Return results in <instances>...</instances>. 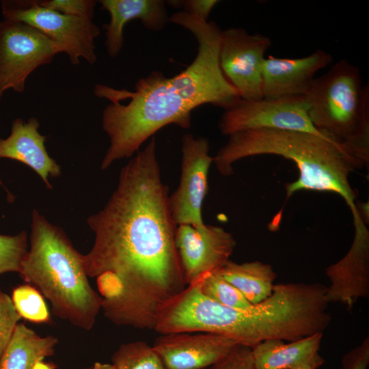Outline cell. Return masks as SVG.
Returning a JSON list of instances; mask_svg holds the SVG:
<instances>
[{
    "label": "cell",
    "mask_w": 369,
    "mask_h": 369,
    "mask_svg": "<svg viewBox=\"0 0 369 369\" xmlns=\"http://www.w3.org/2000/svg\"><path fill=\"white\" fill-rule=\"evenodd\" d=\"M168 191L152 137L122 168L104 208L87 218L94 241L85 269L117 325L154 329L161 309L187 286Z\"/></svg>",
    "instance_id": "cell-1"
},
{
    "label": "cell",
    "mask_w": 369,
    "mask_h": 369,
    "mask_svg": "<svg viewBox=\"0 0 369 369\" xmlns=\"http://www.w3.org/2000/svg\"><path fill=\"white\" fill-rule=\"evenodd\" d=\"M323 336L319 333L288 343L263 341L251 348L254 369H317L325 362L318 353Z\"/></svg>",
    "instance_id": "cell-17"
},
{
    "label": "cell",
    "mask_w": 369,
    "mask_h": 369,
    "mask_svg": "<svg viewBox=\"0 0 369 369\" xmlns=\"http://www.w3.org/2000/svg\"><path fill=\"white\" fill-rule=\"evenodd\" d=\"M219 2L217 0H184L181 1V8L182 11L207 22L210 12Z\"/></svg>",
    "instance_id": "cell-28"
},
{
    "label": "cell",
    "mask_w": 369,
    "mask_h": 369,
    "mask_svg": "<svg viewBox=\"0 0 369 369\" xmlns=\"http://www.w3.org/2000/svg\"><path fill=\"white\" fill-rule=\"evenodd\" d=\"M44 8L62 14L92 20L96 1L94 0L37 1Z\"/></svg>",
    "instance_id": "cell-25"
},
{
    "label": "cell",
    "mask_w": 369,
    "mask_h": 369,
    "mask_svg": "<svg viewBox=\"0 0 369 369\" xmlns=\"http://www.w3.org/2000/svg\"><path fill=\"white\" fill-rule=\"evenodd\" d=\"M3 19L28 24L57 43L72 64L83 58L90 64L97 61L94 40L100 32L92 20L66 15L40 6L37 0H4Z\"/></svg>",
    "instance_id": "cell-6"
},
{
    "label": "cell",
    "mask_w": 369,
    "mask_h": 369,
    "mask_svg": "<svg viewBox=\"0 0 369 369\" xmlns=\"http://www.w3.org/2000/svg\"><path fill=\"white\" fill-rule=\"evenodd\" d=\"M219 271L251 304L271 295L277 277L271 265L258 260L238 264L229 260Z\"/></svg>",
    "instance_id": "cell-19"
},
{
    "label": "cell",
    "mask_w": 369,
    "mask_h": 369,
    "mask_svg": "<svg viewBox=\"0 0 369 369\" xmlns=\"http://www.w3.org/2000/svg\"><path fill=\"white\" fill-rule=\"evenodd\" d=\"M314 126L366 165L369 162V86L346 59L315 78L303 95Z\"/></svg>",
    "instance_id": "cell-5"
},
{
    "label": "cell",
    "mask_w": 369,
    "mask_h": 369,
    "mask_svg": "<svg viewBox=\"0 0 369 369\" xmlns=\"http://www.w3.org/2000/svg\"><path fill=\"white\" fill-rule=\"evenodd\" d=\"M102 9L110 16L105 29V47L112 58L120 53L124 44V29L132 20H139L148 30L159 31L164 29L169 18L165 1L162 0H101Z\"/></svg>",
    "instance_id": "cell-16"
},
{
    "label": "cell",
    "mask_w": 369,
    "mask_h": 369,
    "mask_svg": "<svg viewBox=\"0 0 369 369\" xmlns=\"http://www.w3.org/2000/svg\"><path fill=\"white\" fill-rule=\"evenodd\" d=\"M333 61V56L322 49L299 58H280L269 55L262 70L264 98L303 96L320 70Z\"/></svg>",
    "instance_id": "cell-14"
},
{
    "label": "cell",
    "mask_w": 369,
    "mask_h": 369,
    "mask_svg": "<svg viewBox=\"0 0 369 369\" xmlns=\"http://www.w3.org/2000/svg\"><path fill=\"white\" fill-rule=\"evenodd\" d=\"M274 154L292 161L298 178L286 185L287 197L302 190L329 191L342 196L353 215L354 224L363 221L355 204L350 174L366 164L343 146L316 134L275 129L249 130L229 135L213 157L219 172L233 174L232 165L243 158Z\"/></svg>",
    "instance_id": "cell-3"
},
{
    "label": "cell",
    "mask_w": 369,
    "mask_h": 369,
    "mask_svg": "<svg viewBox=\"0 0 369 369\" xmlns=\"http://www.w3.org/2000/svg\"><path fill=\"white\" fill-rule=\"evenodd\" d=\"M369 364V338L367 336L355 348L345 354L342 369H367Z\"/></svg>",
    "instance_id": "cell-27"
},
{
    "label": "cell",
    "mask_w": 369,
    "mask_h": 369,
    "mask_svg": "<svg viewBox=\"0 0 369 369\" xmlns=\"http://www.w3.org/2000/svg\"><path fill=\"white\" fill-rule=\"evenodd\" d=\"M175 243L187 286L202 275L219 270L236 246L233 236L220 226L178 225Z\"/></svg>",
    "instance_id": "cell-11"
},
{
    "label": "cell",
    "mask_w": 369,
    "mask_h": 369,
    "mask_svg": "<svg viewBox=\"0 0 369 369\" xmlns=\"http://www.w3.org/2000/svg\"><path fill=\"white\" fill-rule=\"evenodd\" d=\"M40 122L35 117L27 122L16 118L10 135L0 137V159H10L20 162L37 173L49 189H52L49 177L61 175L60 165L48 154L44 143L46 137L38 128Z\"/></svg>",
    "instance_id": "cell-15"
},
{
    "label": "cell",
    "mask_w": 369,
    "mask_h": 369,
    "mask_svg": "<svg viewBox=\"0 0 369 369\" xmlns=\"http://www.w3.org/2000/svg\"><path fill=\"white\" fill-rule=\"evenodd\" d=\"M0 185L2 186V187H4L3 183L1 178H0Z\"/></svg>",
    "instance_id": "cell-31"
},
{
    "label": "cell",
    "mask_w": 369,
    "mask_h": 369,
    "mask_svg": "<svg viewBox=\"0 0 369 369\" xmlns=\"http://www.w3.org/2000/svg\"><path fill=\"white\" fill-rule=\"evenodd\" d=\"M169 22L189 30L197 40L191 64L172 77L153 71L136 82L133 91L96 84L94 94L110 101L102 111V126L110 144L100 168L132 156L140 146L165 126H191V111L210 104L227 109L241 98L219 65L221 28L180 11Z\"/></svg>",
    "instance_id": "cell-2"
},
{
    "label": "cell",
    "mask_w": 369,
    "mask_h": 369,
    "mask_svg": "<svg viewBox=\"0 0 369 369\" xmlns=\"http://www.w3.org/2000/svg\"><path fill=\"white\" fill-rule=\"evenodd\" d=\"M271 43L267 36L249 33L241 27L221 31L219 65L241 100H254L264 97L262 70L265 53Z\"/></svg>",
    "instance_id": "cell-9"
},
{
    "label": "cell",
    "mask_w": 369,
    "mask_h": 369,
    "mask_svg": "<svg viewBox=\"0 0 369 369\" xmlns=\"http://www.w3.org/2000/svg\"><path fill=\"white\" fill-rule=\"evenodd\" d=\"M238 342L206 332L161 334L152 346L167 369H203L224 357Z\"/></svg>",
    "instance_id": "cell-12"
},
{
    "label": "cell",
    "mask_w": 369,
    "mask_h": 369,
    "mask_svg": "<svg viewBox=\"0 0 369 369\" xmlns=\"http://www.w3.org/2000/svg\"><path fill=\"white\" fill-rule=\"evenodd\" d=\"M85 369H116L115 367L111 364H104L100 362L94 363L92 366Z\"/></svg>",
    "instance_id": "cell-30"
},
{
    "label": "cell",
    "mask_w": 369,
    "mask_h": 369,
    "mask_svg": "<svg viewBox=\"0 0 369 369\" xmlns=\"http://www.w3.org/2000/svg\"><path fill=\"white\" fill-rule=\"evenodd\" d=\"M331 284L327 287L328 303L345 304L351 310L360 298L369 296V232L366 226L355 228V235L347 254L326 269Z\"/></svg>",
    "instance_id": "cell-13"
},
{
    "label": "cell",
    "mask_w": 369,
    "mask_h": 369,
    "mask_svg": "<svg viewBox=\"0 0 369 369\" xmlns=\"http://www.w3.org/2000/svg\"><path fill=\"white\" fill-rule=\"evenodd\" d=\"M210 369H254L251 348L236 344Z\"/></svg>",
    "instance_id": "cell-26"
},
{
    "label": "cell",
    "mask_w": 369,
    "mask_h": 369,
    "mask_svg": "<svg viewBox=\"0 0 369 369\" xmlns=\"http://www.w3.org/2000/svg\"><path fill=\"white\" fill-rule=\"evenodd\" d=\"M58 342L55 336H40L18 323L0 357V369H32L37 361L54 355Z\"/></svg>",
    "instance_id": "cell-18"
},
{
    "label": "cell",
    "mask_w": 369,
    "mask_h": 369,
    "mask_svg": "<svg viewBox=\"0 0 369 369\" xmlns=\"http://www.w3.org/2000/svg\"><path fill=\"white\" fill-rule=\"evenodd\" d=\"M111 359L116 369H167L153 346L143 341L122 344Z\"/></svg>",
    "instance_id": "cell-20"
},
{
    "label": "cell",
    "mask_w": 369,
    "mask_h": 369,
    "mask_svg": "<svg viewBox=\"0 0 369 369\" xmlns=\"http://www.w3.org/2000/svg\"><path fill=\"white\" fill-rule=\"evenodd\" d=\"M27 234L23 230L15 235L0 234V275L19 273L27 252Z\"/></svg>",
    "instance_id": "cell-23"
},
{
    "label": "cell",
    "mask_w": 369,
    "mask_h": 369,
    "mask_svg": "<svg viewBox=\"0 0 369 369\" xmlns=\"http://www.w3.org/2000/svg\"><path fill=\"white\" fill-rule=\"evenodd\" d=\"M18 274L50 302L53 315L83 330L92 329L102 299L90 285L83 254L37 210L31 214L30 247Z\"/></svg>",
    "instance_id": "cell-4"
},
{
    "label": "cell",
    "mask_w": 369,
    "mask_h": 369,
    "mask_svg": "<svg viewBox=\"0 0 369 369\" xmlns=\"http://www.w3.org/2000/svg\"><path fill=\"white\" fill-rule=\"evenodd\" d=\"M20 319L11 297L0 290V357Z\"/></svg>",
    "instance_id": "cell-24"
},
{
    "label": "cell",
    "mask_w": 369,
    "mask_h": 369,
    "mask_svg": "<svg viewBox=\"0 0 369 369\" xmlns=\"http://www.w3.org/2000/svg\"><path fill=\"white\" fill-rule=\"evenodd\" d=\"M11 299L21 318L34 323H49L51 321L44 297L33 286L25 284L15 287Z\"/></svg>",
    "instance_id": "cell-22"
},
{
    "label": "cell",
    "mask_w": 369,
    "mask_h": 369,
    "mask_svg": "<svg viewBox=\"0 0 369 369\" xmlns=\"http://www.w3.org/2000/svg\"><path fill=\"white\" fill-rule=\"evenodd\" d=\"M62 53L59 46L22 22L0 21V102L5 91L21 93L27 77Z\"/></svg>",
    "instance_id": "cell-7"
},
{
    "label": "cell",
    "mask_w": 369,
    "mask_h": 369,
    "mask_svg": "<svg viewBox=\"0 0 369 369\" xmlns=\"http://www.w3.org/2000/svg\"><path fill=\"white\" fill-rule=\"evenodd\" d=\"M192 284H195L203 295L221 305L238 309H246L253 305L223 278L219 270L202 275Z\"/></svg>",
    "instance_id": "cell-21"
},
{
    "label": "cell",
    "mask_w": 369,
    "mask_h": 369,
    "mask_svg": "<svg viewBox=\"0 0 369 369\" xmlns=\"http://www.w3.org/2000/svg\"><path fill=\"white\" fill-rule=\"evenodd\" d=\"M219 128L223 135L228 136L244 131L275 129L325 137L312 124L303 96L263 97L254 100L241 99L225 109Z\"/></svg>",
    "instance_id": "cell-8"
},
{
    "label": "cell",
    "mask_w": 369,
    "mask_h": 369,
    "mask_svg": "<svg viewBox=\"0 0 369 369\" xmlns=\"http://www.w3.org/2000/svg\"><path fill=\"white\" fill-rule=\"evenodd\" d=\"M292 369H312V368H292Z\"/></svg>",
    "instance_id": "cell-32"
},
{
    "label": "cell",
    "mask_w": 369,
    "mask_h": 369,
    "mask_svg": "<svg viewBox=\"0 0 369 369\" xmlns=\"http://www.w3.org/2000/svg\"><path fill=\"white\" fill-rule=\"evenodd\" d=\"M181 176L176 191L169 197L172 218L177 226L204 224L202 205L208 189V175L213 157L209 141L187 133L182 138Z\"/></svg>",
    "instance_id": "cell-10"
},
{
    "label": "cell",
    "mask_w": 369,
    "mask_h": 369,
    "mask_svg": "<svg viewBox=\"0 0 369 369\" xmlns=\"http://www.w3.org/2000/svg\"><path fill=\"white\" fill-rule=\"evenodd\" d=\"M56 364L53 362H46L43 359L37 361L32 369H56Z\"/></svg>",
    "instance_id": "cell-29"
}]
</instances>
